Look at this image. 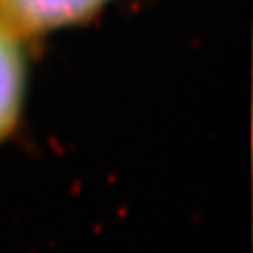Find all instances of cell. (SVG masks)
<instances>
[{
  "mask_svg": "<svg viewBox=\"0 0 253 253\" xmlns=\"http://www.w3.org/2000/svg\"><path fill=\"white\" fill-rule=\"evenodd\" d=\"M24 38L26 34L0 10V142L14 132L24 108L28 82Z\"/></svg>",
  "mask_w": 253,
  "mask_h": 253,
  "instance_id": "cell-1",
  "label": "cell"
},
{
  "mask_svg": "<svg viewBox=\"0 0 253 253\" xmlns=\"http://www.w3.org/2000/svg\"><path fill=\"white\" fill-rule=\"evenodd\" d=\"M110 0H0V10L26 36L88 20Z\"/></svg>",
  "mask_w": 253,
  "mask_h": 253,
  "instance_id": "cell-2",
  "label": "cell"
}]
</instances>
